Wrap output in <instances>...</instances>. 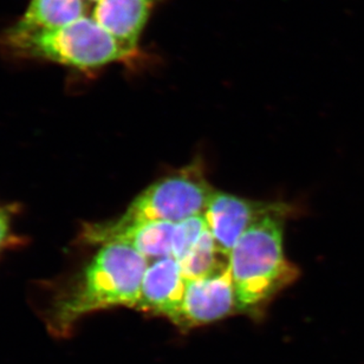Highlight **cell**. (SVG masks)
I'll use <instances>...</instances> for the list:
<instances>
[{
	"instance_id": "7",
	"label": "cell",
	"mask_w": 364,
	"mask_h": 364,
	"mask_svg": "<svg viewBox=\"0 0 364 364\" xmlns=\"http://www.w3.org/2000/svg\"><path fill=\"white\" fill-rule=\"evenodd\" d=\"M274 205L276 203L255 201L214 191L203 217L221 255L228 258L242 235L269 213Z\"/></svg>"
},
{
	"instance_id": "10",
	"label": "cell",
	"mask_w": 364,
	"mask_h": 364,
	"mask_svg": "<svg viewBox=\"0 0 364 364\" xmlns=\"http://www.w3.org/2000/svg\"><path fill=\"white\" fill-rule=\"evenodd\" d=\"M83 0H31L28 10L12 28L44 31L62 28L85 17Z\"/></svg>"
},
{
	"instance_id": "5",
	"label": "cell",
	"mask_w": 364,
	"mask_h": 364,
	"mask_svg": "<svg viewBox=\"0 0 364 364\" xmlns=\"http://www.w3.org/2000/svg\"><path fill=\"white\" fill-rule=\"evenodd\" d=\"M235 283L228 263L208 276L187 280L176 326L194 328L218 322L238 312Z\"/></svg>"
},
{
	"instance_id": "8",
	"label": "cell",
	"mask_w": 364,
	"mask_h": 364,
	"mask_svg": "<svg viewBox=\"0 0 364 364\" xmlns=\"http://www.w3.org/2000/svg\"><path fill=\"white\" fill-rule=\"evenodd\" d=\"M187 279L174 257L151 260L144 272L137 310L165 316L176 323L179 316Z\"/></svg>"
},
{
	"instance_id": "1",
	"label": "cell",
	"mask_w": 364,
	"mask_h": 364,
	"mask_svg": "<svg viewBox=\"0 0 364 364\" xmlns=\"http://www.w3.org/2000/svg\"><path fill=\"white\" fill-rule=\"evenodd\" d=\"M53 294L44 312L50 333L70 336L83 317L107 309L136 308L149 260L130 246L107 242Z\"/></svg>"
},
{
	"instance_id": "3",
	"label": "cell",
	"mask_w": 364,
	"mask_h": 364,
	"mask_svg": "<svg viewBox=\"0 0 364 364\" xmlns=\"http://www.w3.org/2000/svg\"><path fill=\"white\" fill-rule=\"evenodd\" d=\"M4 41L18 56L49 60L76 69H97L136 57L94 18L88 17L44 31H17L11 28Z\"/></svg>"
},
{
	"instance_id": "9",
	"label": "cell",
	"mask_w": 364,
	"mask_h": 364,
	"mask_svg": "<svg viewBox=\"0 0 364 364\" xmlns=\"http://www.w3.org/2000/svg\"><path fill=\"white\" fill-rule=\"evenodd\" d=\"M159 0H98L92 18L124 49L136 55L137 44Z\"/></svg>"
},
{
	"instance_id": "13",
	"label": "cell",
	"mask_w": 364,
	"mask_h": 364,
	"mask_svg": "<svg viewBox=\"0 0 364 364\" xmlns=\"http://www.w3.org/2000/svg\"><path fill=\"white\" fill-rule=\"evenodd\" d=\"M11 239V219L9 214L0 210V252Z\"/></svg>"
},
{
	"instance_id": "14",
	"label": "cell",
	"mask_w": 364,
	"mask_h": 364,
	"mask_svg": "<svg viewBox=\"0 0 364 364\" xmlns=\"http://www.w3.org/2000/svg\"><path fill=\"white\" fill-rule=\"evenodd\" d=\"M0 210H1V208H0Z\"/></svg>"
},
{
	"instance_id": "6",
	"label": "cell",
	"mask_w": 364,
	"mask_h": 364,
	"mask_svg": "<svg viewBox=\"0 0 364 364\" xmlns=\"http://www.w3.org/2000/svg\"><path fill=\"white\" fill-rule=\"evenodd\" d=\"M174 228L176 224L166 221L121 223L115 219L85 225L81 238L92 245L107 242L124 244L151 262L172 256Z\"/></svg>"
},
{
	"instance_id": "4",
	"label": "cell",
	"mask_w": 364,
	"mask_h": 364,
	"mask_svg": "<svg viewBox=\"0 0 364 364\" xmlns=\"http://www.w3.org/2000/svg\"><path fill=\"white\" fill-rule=\"evenodd\" d=\"M213 192V187L207 181L201 166L192 164L148 186L117 220L121 223L166 221L178 224L188 218L203 214Z\"/></svg>"
},
{
	"instance_id": "15",
	"label": "cell",
	"mask_w": 364,
	"mask_h": 364,
	"mask_svg": "<svg viewBox=\"0 0 364 364\" xmlns=\"http://www.w3.org/2000/svg\"><path fill=\"white\" fill-rule=\"evenodd\" d=\"M97 1H98V0H97Z\"/></svg>"
},
{
	"instance_id": "11",
	"label": "cell",
	"mask_w": 364,
	"mask_h": 364,
	"mask_svg": "<svg viewBox=\"0 0 364 364\" xmlns=\"http://www.w3.org/2000/svg\"><path fill=\"white\" fill-rule=\"evenodd\" d=\"M223 257L225 256L218 249L215 240L208 230L203 235V238L196 242V245L178 262L186 279L191 280L208 276L225 267L228 263V259L224 262L220 259Z\"/></svg>"
},
{
	"instance_id": "12",
	"label": "cell",
	"mask_w": 364,
	"mask_h": 364,
	"mask_svg": "<svg viewBox=\"0 0 364 364\" xmlns=\"http://www.w3.org/2000/svg\"><path fill=\"white\" fill-rule=\"evenodd\" d=\"M208 231L203 214L194 215L176 224L173 235L172 257L181 259Z\"/></svg>"
},
{
	"instance_id": "2",
	"label": "cell",
	"mask_w": 364,
	"mask_h": 364,
	"mask_svg": "<svg viewBox=\"0 0 364 364\" xmlns=\"http://www.w3.org/2000/svg\"><path fill=\"white\" fill-rule=\"evenodd\" d=\"M290 207L272 210L242 235L228 257L239 311L260 315L277 294L297 279L298 267L284 252V228Z\"/></svg>"
}]
</instances>
